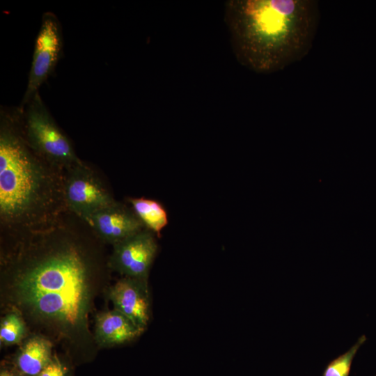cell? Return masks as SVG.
<instances>
[{
    "instance_id": "obj_14",
    "label": "cell",
    "mask_w": 376,
    "mask_h": 376,
    "mask_svg": "<svg viewBox=\"0 0 376 376\" xmlns=\"http://www.w3.org/2000/svg\"><path fill=\"white\" fill-rule=\"evenodd\" d=\"M24 333V326L22 319L16 314L8 315L2 321L0 327V340L6 344L19 342Z\"/></svg>"
},
{
    "instance_id": "obj_5",
    "label": "cell",
    "mask_w": 376,
    "mask_h": 376,
    "mask_svg": "<svg viewBox=\"0 0 376 376\" xmlns=\"http://www.w3.org/2000/svg\"><path fill=\"white\" fill-rule=\"evenodd\" d=\"M63 191L68 210L82 220L116 201L101 178L83 161L65 172Z\"/></svg>"
},
{
    "instance_id": "obj_9",
    "label": "cell",
    "mask_w": 376,
    "mask_h": 376,
    "mask_svg": "<svg viewBox=\"0 0 376 376\" xmlns=\"http://www.w3.org/2000/svg\"><path fill=\"white\" fill-rule=\"evenodd\" d=\"M110 298L116 310L144 331L150 316L147 280L125 276L113 286Z\"/></svg>"
},
{
    "instance_id": "obj_2",
    "label": "cell",
    "mask_w": 376,
    "mask_h": 376,
    "mask_svg": "<svg viewBox=\"0 0 376 376\" xmlns=\"http://www.w3.org/2000/svg\"><path fill=\"white\" fill-rule=\"evenodd\" d=\"M86 223L68 211L33 230L39 253L17 270V288L24 303L36 313L70 324L82 317L91 271L79 240Z\"/></svg>"
},
{
    "instance_id": "obj_6",
    "label": "cell",
    "mask_w": 376,
    "mask_h": 376,
    "mask_svg": "<svg viewBox=\"0 0 376 376\" xmlns=\"http://www.w3.org/2000/svg\"><path fill=\"white\" fill-rule=\"evenodd\" d=\"M61 26L56 16L46 12L37 35L26 88L19 107H24L39 92L40 87L54 72L63 49Z\"/></svg>"
},
{
    "instance_id": "obj_11",
    "label": "cell",
    "mask_w": 376,
    "mask_h": 376,
    "mask_svg": "<svg viewBox=\"0 0 376 376\" xmlns=\"http://www.w3.org/2000/svg\"><path fill=\"white\" fill-rule=\"evenodd\" d=\"M51 345L44 338H33L23 347L17 358L19 370L25 375H38L50 361Z\"/></svg>"
},
{
    "instance_id": "obj_15",
    "label": "cell",
    "mask_w": 376,
    "mask_h": 376,
    "mask_svg": "<svg viewBox=\"0 0 376 376\" xmlns=\"http://www.w3.org/2000/svg\"><path fill=\"white\" fill-rule=\"evenodd\" d=\"M38 376H64V372L58 362L50 361Z\"/></svg>"
},
{
    "instance_id": "obj_12",
    "label": "cell",
    "mask_w": 376,
    "mask_h": 376,
    "mask_svg": "<svg viewBox=\"0 0 376 376\" xmlns=\"http://www.w3.org/2000/svg\"><path fill=\"white\" fill-rule=\"evenodd\" d=\"M128 201L143 226L159 237L168 224L167 212L162 205L145 198H129Z\"/></svg>"
},
{
    "instance_id": "obj_10",
    "label": "cell",
    "mask_w": 376,
    "mask_h": 376,
    "mask_svg": "<svg viewBox=\"0 0 376 376\" xmlns=\"http://www.w3.org/2000/svg\"><path fill=\"white\" fill-rule=\"evenodd\" d=\"M143 331L116 309L102 313L97 317V338L104 344L126 343L136 338Z\"/></svg>"
},
{
    "instance_id": "obj_4",
    "label": "cell",
    "mask_w": 376,
    "mask_h": 376,
    "mask_svg": "<svg viewBox=\"0 0 376 376\" xmlns=\"http://www.w3.org/2000/svg\"><path fill=\"white\" fill-rule=\"evenodd\" d=\"M19 109L24 135L37 155L63 173L82 162L68 136L51 115L39 92Z\"/></svg>"
},
{
    "instance_id": "obj_16",
    "label": "cell",
    "mask_w": 376,
    "mask_h": 376,
    "mask_svg": "<svg viewBox=\"0 0 376 376\" xmlns=\"http://www.w3.org/2000/svg\"><path fill=\"white\" fill-rule=\"evenodd\" d=\"M0 376H14V375L11 374L10 373H9L8 371L3 370L1 372Z\"/></svg>"
},
{
    "instance_id": "obj_1",
    "label": "cell",
    "mask_w": 376,
    "mask_h": 376,
    "mask_svg": "<svg viewBox=\"0 0 376 376\" xmlns=\"http://www.w3.org/2000/svg\"><path fill=\"white\" fill-rule=\"evenodd\" d=\"M225 20L237 60L258 73H272L301 60L320 22L314 0H233Z\"/></svg>"
},
{
    "instance_id": "obj_13",
    "label": "cell",
    "mask_w": 376,
    "mask_h": 376,
    "mask_svg": "<svg viewBox=\"0 0 376 376\" xmlns=\"http://www.w3.org/2000/svg\"><path fill=\"white\" fill-rule=\"evenodd\" d=\"M366 340V336L362 335L347 352L338 357L328 364L322 376H349L353 359L359 347Z\"/></svg>"
},
{
    "instance_id": "obj_3",
    "label": "cell",
    "mask_w": 376,
    "mask_h": 376,
    "mask_svg": "<svg viewBox=\"0 0 376 376\" xmlns=\"http://www.w3.org/2000/svg\"><path fill=\"white\" fill-rule=\"evenodd\" d=\"M64 173L29 145L19 107L0 113L1 227L22 235L49 226L68 212Z\"/></svg>"
},
{
    "instance_id": "obj_7",
    "label": "cell",
    "mask_w": 376,
    "mask_h": 376,
    "mask_svg": "<svg viewBox=\"0 0 376 376\" xmlns=\"http://www.w3.org/2000/svg\"><path fill=\"white\" fill-rule=\"evenodd\" d=\"M155 234L144 228L113 245L110 265L127 277L147 280L157 251Z\"/></svg>"
},
{
    "instance_id": "obj_8",
    "label": "cell",
    "mask_w": 376,
    "mask_h": 376,
    "mask_svg": "<svg viewBox=\"0 0 376 376\" xmlns=\"http://www.w3.org/2000/svg\"><path fill=\"white\" fill-rule=\"evenodd\" d=\"M83 221L97 237L113 245L146 228L132 207L117 201Z\"/></svg>"
}]
</instances>
